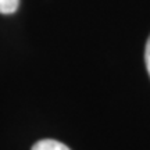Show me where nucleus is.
I'll list each match as a JSON object with an SVG mask.
<instances>
[{
  "mask_svg": "<svg viewBox=\"0 0 150 150\" xmlns=\"http://www.w3.org/2000/svg\"><path fill=\"white\" fill-rule=\"evenodd\" d=\"M32 150H70L64 143L54 139H42L32 146Z\"/></svg>",
  "mask_w": 150,
  "mask_h": 150,
  "instance_id": "f257e3e1",
  "label": "nucleus"
},
{
  "mask_svg": "<svg viewBox=\"0 0 150 150\" xmlns=\"http://www.w3.org/2000/svg\"><path fill=\"white\" fill-rule=\"evenodd\" d=\"M20 6V0H0V14H13Z\"/></svg>",
  "mask_w": 150,
  "mask_h": 150,
  "instance_id": "f03ea898",
  "label": "nucleus"
},
{
  "mask_svg": "<svg viewBox=\"0 0 150 150\" xmlns=\"http://www.w3.org/2000/svg\"><path fill=\"white\" fill-rule=\"evenodd\" d=\"M145 63H146V70L149 72L150 76V36L146 42V49H145Z\"/></svg>",
  "mask_w": 150,
  "mask_h": 150,
  "instance_id": "7ed1b4c3",
  "label": "nucleus"
}]
</instances>
